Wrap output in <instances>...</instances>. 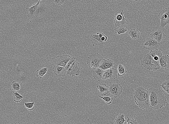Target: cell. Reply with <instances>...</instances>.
I'll list each match as a JSON object with an SVG mask.
<instances>
[{
	"label": "cell",
	"instance_id": "6",
	"mask_svg": "<svg viewBox=\"0 0 169 124\" xmlns=\"http://www.w3.org/2000/svg\"><path fill=\"white\" fill-rule=\"evenodd\" d=\"M109 91L112 96L115 98L119 96L122 92L123 88L119 82V80L116 79L109 84Z\"/></svg>",
	"mask_w": 169,
	"mask_h": 124
},
{
	"label": "cell",
	"instance_id": "21",
	"mask_svg": "<svg viewBox=\"0 0 169 124\" xmlns=\"http://www.w3.org/2000/svg\"><path fill=\"white\" fill-rule=\"evenodd\" d=\"M128 34L133 40H135L139 38L140 33L137 29L133 28L128 31Z\"/></svg>",
	"mask_w": 169,
	"mask_h": 124
},
{
	"label": "cell",
	"instance_id": "3",
	"mask_svg": "<svg viewBox=\"0 0 169 124\" xmlns=\"http://www.w3.org/2000/svg\"><path fill=\"white\" fill-rule=\"evenodd\" d=\"M141 65L149 71H155L160 68L159 61L155 60L149 53L146 55L141 61Z\"/></svg>",
	"mask_w": 169,
	"mask_h": 124
},
{
	"label": "cell",
	"instance_id": "16",
	"mask_svg": "<svg viewBox=\"0 0 169 124\" xmlns=\"http://www.w3.org/2000/svg\"><path fill=\"white\" fill-rule=\"evenodd\" d=\"M93 69V77L96 80L101 81L104 70L99 67L94 68Z\"/></svg>",
	"mask_w": 169,
	"mask_h": 124
},
{
	"label": "cell",
	"instance_id": "15",
	"mask_svg": "<svg viewBox=\"0 0 169 124\" xmlns=\"http://www.w3.org/2000/svg\"><path fill=\"white\" fill-rule=\"evenodd\" d=\"M159 62L162 69L169 68V56L168 55H162L159 60Z\"/></svg>",
	"mask_w": 169,
	"mask_h": 124
},
{
	"label": "cell",
	"instance_id": "27",
	"mask_svg": "<svg viewBox=\"0 0 169 124\" xmlns=\"http://www.w3.org/2000/svg\"><path fill=\"white\" fill-rule=\"evenodd\" d=\"M13 98L14 101L17 103H20L24 97L16 92H13Z\"/></svg>",
	"mask_w": 169,
	"mask_h": 124
},
{
	"label": "cell",
	"instance_id": "2",
	"mask_svg": "<svg viewBox=\"0 0 169 124\" xmlns=\"http://www.w3.org/2000/svg\"><path fill=\"white\" fill-rule=\"evenodd\" d=\"M167 103L166 97L159 88L150 91L149 107L154 110L161 108Z\"/></svg>",
	"mask_w": 169,
	"mask_h": 124
},
{
	"label": "cell",
	"instance_id": "7",
	"mask_svg": "<svg viewBox=\"0 0 169 124\" xmlns=\"http://www.w3.org/2000/svg\"><path fill=\"white\" fill-rule=\"evenodd\" d=\"M157 16L160 20V27L163 28L169 24V7L161 10Z\"/></svg>",
	"mask_w": 169,
	"mask_h": 124
},
{
	"label": "cell",
	"instance_id": "4",
	"mask_svg": "<svg viewBox=\"0 0 169 124\" xmlns=\"http://www.w3.org/2000/svg\"><path fill=\"white\" fill-rule=\"evenodd\" d=\"M117 75V70L114 68L112 67L104 70L101 81L109 84L116 79Z\"/></svg>",
	"mask_w": 169,
	"mask_h": 124
},
{
	"label": "cell",
	"instance_id": "25",
	"mask_svg": "<svg viewBox=\"0 0 169 124\" xmlns=\"http://www.w3.org/2000/svg\"><path fill=\"white\" fill-rule=\"evenodd\" d=\"M47 71V68L43 67L38 69L36 71V76L42 78L46 73Z\"/></svg>",
	"mask_w": 169,
	"mask_h": 124
},
{
	"label": "cell",
	"instance_id": "10",
	"mask_svg": "<svg viewBox=\"0 0 169 124\" xmlns=\"http://www.w3.org/2000/svg\"><path fill=\"white\" fill-rule=\"evenodd\" d=\"M123 11V10L122 9L121 13H116L114 15V22L116 27L124 26L129 24L128 20L124 16Z\"/></svg>",
	"mask_w": 169,
	"mask_h": 124
},
{
	"label": "cell",
	"instance_id": "11",
	"mask_svg": "<svg viewBox=\"0 0 169 124\" xmlns=\"http://www.w3.org/2000/svg\"><path fill=\"white\" fill-rule=\"evenodd\" d=\"M81 72L79 63L75 61L66 71V75H69L72 77L78 76L79 75Z\"/></svg>",
	"mask_w": 169,
	"mask_h": 124
},
{
	"label": "cell",
	"instance_id": "36",
	"mask_svg": "<svg viewBox=\"0 0 169 124\" xmlns=\"http://www.w3.org/2000/svg\"><path fill=\"white\" fill-rule=\"evenodd\" d=\"M43 0H39V1H41Z\"/></svg>",
	"mask_w": 169,
	"mask_h": 124
},
{
	"label": "cell",
	"instance_id": "8",
	"mask_svg": "<svg viewBox=\"0 0 169 124\" xmlns=\"http://www.w3.org/2000/svg\"><path fill=\"white\" fill-rule=\"evenodd\" d=\"M40 2L39 1L36 4H33L30 7H28L25 9L28 18L32 19L37 17L39 16L40 13Z\"/></svg>",
	"mask_w": 169,
	"mask_h": 124
},
{
	"label": "cell",
	"instance_id": "18",
	"mask_svg": "<svg viewBox=\"0 0 169 124\" xmlns=\"http://www.w3.org/2000/svg\"><path fill=\"white\" fill-rule=\"evenodd\" d=\"M90 38L91 43L93 46H98L101 44H104V42L101 41V38L96 33L91 35Z\"/></svg>",
	"mask_w": 169,
	"mask_h": 124
},
{
	"label": "cell",
	"instance_id": "9",
	"mask_svg": "<svg viewBox=\"0 0 169 124\" xmlns=\"http://www.w3.org/2000/svg\"><path fill=\"white\" fill-rule=\"evenodd\" d=\"M159 46V42L151 37L146 38L143 41L144 48L150 51L157 49Z\"/></svg>",
	"mask_w": 169,
	"mask_h": 124
},
{
	"label": "cell",
	"instance_id": "12",
	"mask_svg": "<svg viewBox=\"0 0 169 124\" xmlns=\"http://www.w3.org/2000/svg\"><path fill=\"white\" fill-rule=\"evenodd\" d=\"M72 57L67 55L57 56L55 59V64L65 67Z\"/></svg>",
	"mask_w": 169,
	"mask_h": 124
},
{
	"label": "cell",
	"instance_id": "29",
	"mask_svg": "<svg viewBox=\"0 0 169 124\" xmlns=\"http://www.w3.org/2000/svg\"><path fill=\"white\" fill-rule=\"evenodd\" d=\"M24 104L25 107L28 110L31 111L34 109L35 105L34 101L32 103H25Z\"/></svg>",
	"mask_w": 169,
	"mask_h": 124
},
{
	"label": "cell",
	"instance_id": "5",
	"mask_svg": "<svg viewBox=\"0 0 169 124\" xmlns=\"http://www.w3.org/2000/svg\"><path fill=\"white\" fill-rule=\"evenodd\" d=\"M100 54L96 53L92 54L87 58V64L90 68L98 67L103 59Z\"/></svg>",
	"mask_w": 169,
	"mask_h": 124
},
{
	"label": "cell",
	"instance_id": "23",
	"mask_svg": "<svg viewBox=\"0 0 169 124\" xmlns=\"http://www.w3.org/2000/svg\"><path fill=\"white\" fill-rule=\"evenodd\" d=\"M114 30L115 33L119 35L128 32V28L126 26H119L115 28Z\"/></svg>",
	"mask_w": 169,
	"mask_h": 124
},
{
	"label": "cell",
	"instance_id": "28",
	"mask_svg": "<svg viewBox=\"0 0 169 124\" xmlns=\"http://www.w3.org/2000/svg\"><path fill=\"white\" fill-rule=\"evenodd\" d=\"M11 88L13 91H18L20 89V86L19 82L13 81L11 84Z\"/></svg>",
	"mask_w": 169,
	"mask_h": 124
},
{
	"label": "cell",
	"instance_id": "30",
	"mask_svg": "<svg viewBox=\"0 0 169 124\" xmlns=\"http://www.w3.org/2000/svg\"><path fill=\"white\" fill-rule=\"evenodd\" d=\"M99 97L104 100L105 103L108 104L111 103L113 99V98H112L111 96L106 97L99 96Z\"/></svg>",
	"mask_w": 169,
	"mask_h": 124
},
{
	"label": "cell",
	"instance_id": "14",
	"mask_svg": "<svg viewBox=\"0 0 169 124\" xmlns=\"http://www.w3.org/2000/svg\"><path fill=\"white\" fill-rule=\"evenodd\" d=\"M53 69L54 73L58 77L64 76L66 75V70L64 67L55 64Z\"/></svg>",
	"mask_w": 169,
	"mask_h": 124
},
{
	"label": "cell",
	"instance_id": "35",
	"mask_svg": "<svg viewBox=\"0 0 169 124\" xmlns=\"http://www.w3.org/2000/svg\"><path fill=\"white\" fill-rule=\"evenodd\" d=\"M134 0L135 1H141L142 0Z\"/></svg>",
	"mask_w": 169,
	"mask_h": 124
},
{
	"label": "cell",
	"instance_id": "24",
	"mask_svg": "<svg viewBox=\"0 0 169 124\" xmlns=\"http://www.w3.org/2000/svg\"><path fill=\"white\" fill-rule=\"evenodd\" d=\"M126 120L125 119L124 115L120 114L116 117L114 120L115 124H123Z\"/></svg>",
	"mask_w": 169,
	"mask_h": 124
},
{
	"label": "cell",
	"instance_id": "34",
	"mask_svg": "<svg viewBox=\"0 0 169 124\" xmlns=\"http://www.w3.org/2000/svg\"><path fill=\"white\" fill-rule=\"evenodd\" d=\"M108 39L107 36L105 35L104 34L101 38L102 41L104 42L107 41Z\"/></svg>",
	"mask_w": 169,
	"mask_h": 124
},
{
	"label": "cell",
	"instance_id": "20",
	"mask_svg": "<svg viewBox=\"0 0 169 124\" xmlns=\"http://www.w3.org/2000/svg\"><path fill=\"white\" fill-rule=\"evenodd\" d=\"M149 53L155 60L159 61L160 57L163 55L161 52L157 49L151 51Z\"/></svg>",
	"mask_w": 169,
	"mask_h": 124
},
{
	"label": "cell",
	"instance_id": "22",
	"mask_svg": "<svg viewBox=\"0 0 169 124\" xmlns=\"http://www.w3.org/2000/svg\"><path fill=\"white\" fill-rule=\"evenodd\" d=\"M117 68L118 75L119 77L123 76L127 73L126 67L123 65L119 64Z\"/></svg>",
	"mask_w": 169,
	"mask_h": 124
},
{
	"label": "cell",
	"instance_id": "32",
	"mask_svg": "<svg viewBox=\"0 0 169 124\" xmlns=\"http://www.w3.org/2000/svg\"><path fill=\"white\" fill-rule=\"evenodd\" d=\"M127 119L126 120V121L127 122V124H138V123L136 119L133 118L127 117Z\"/></svg>",
	"mask_w": 169,
	"mask_h": 124
},
{
	"label": "cell",
	"instance_id": "19",
	"mask_svg": "<svg viewBox=\"0 0 169 124\" xmlns=\"http://www.w3.org/2000/svg\"><path fill=\"white\" fill-rule=\"evenodd\" d=\"M97 87L98 89V93L102 95H105L109 92V87L106 84H102L97 85Z\"/></svg>",
	"mask_w": 169,
	"mask_h": 124
},
{
	"label": "cell",
	"instance_id": "33",
	"mask_svg": "<svg viewBox=\"0 0 169 124\" xmlns=\"http://www.w3.org/2000/svg\"><path fill=\"white\" fill-rule=\"evenodd\" d=\"M53 1L55 4L60 5L63 4L65 0H53Z\"/></svg>",
	"mask_w": 169,
	"mask_h": 124
},
{
	"label": "cell",
	"instance_id": "13",
	"mask_svg": "<svg viewBox=\"0 0 169 124\" xmlns=\"http://www.w3.org/2000/svg\"><path fill=\"white\" fill-rule=\"evenodd\" d=\"M150 35L151 37L159 42L163 40L166 36L163 32L160 29H157L153 31Z\"/></svg>",
	"mask_w": 169,
	"mask_h": 124
},
{
	"label": "cell",
	"instance_id": "17",
	"mask_svg": "<svg viewBox=\"0 0 169 124\" xmlns=\"http://www.w3.org/2000/svg\"><path fill=\"white\" fill-rule=\"evenodd\" d=\"M115 64L113 61L111 60L103 59L98 67L105 70L112 67Z\"/></svg>",
	"mask_w": 169,
	"mask_h": 124
},
{
	"label": "cell",
	"instance_id": "31",
	"mask_svg": "<svg viewBox=\"0 0 169 124\" xmlns=\"http://www.w3.org/2000/svg\"><path fill=\"white\" fill-rule=\"evenodd\" d=\"M75 61V58L74 57L71 58L65 67L66 71L68 70L70 66Z\"/></svg>",
	"mask_w": 169,
	"mask_h": 124
},
{
	"label": "cell",
	"instance_id": "1",
	"mask_svg": "<svg viewBox=\"0 0 169 124\" xmlns=\"http://www.w3.org/2000/svg\"><path fill=\"white\" fill-rule=\"evenodd\" d=\"M134 90V98L136 104L142 109L148 108L150 91L148 88L143 86L135 88Z\"/></svg>",
	"mask_w": 169,
	"mask_h": 124
},
{
	"label": "cell",
	"instance_id": "26",
	"mask_svg": "<svg viewBox=\"0 0 169 124\" xmlns=\"http://www.w3.org/2000/svg\"><path fill=\"white\" fill-rule=\"evenodd\" d=\"M160 86L165 92L169 94V80L163 82L160 85Z\"/></svg>",
	"mask_w": 169,
	"mask_h": 124
}]
</instances>
